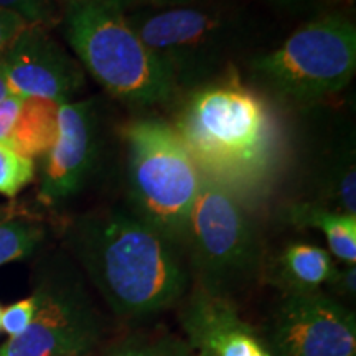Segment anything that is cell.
I'll list each match as a JSON object with an SVG mask.
<instances>
[{"label":"cell","instance_id":"6da1fadb","mask_svg":"<svg viewBox=\"0 0 356 356\" xmlns=\"http://www.w3.org/2000/svg\"><path fill=\"white\" fill-rule=\"evenodd\" d=\"M200 172L251 208L277 172L282 136L273 111L236 81L197 89L175 127Z\"/></svg>","mask_w":356,"mask_h":356},{"label":"cell","instance_id":"7a4b0ae2","mask_svg":"<svg viewBox=\"0 0 356 356\" xmlns=\"http://www.w3.org/2000/svg\"><path fill=\"white\" fill-rule=\"evenodd\" d=\"M74 249L89 279L122 317L168 309L188 286L177 244L131 210L83 216L74 228Z\"/></svg>","mask_w":356,"mask_h":356},{"label":"cell","instance_id":"3957f363","mask_svg":"<svg viewBox=\"0 0 356 356\" xmlns=\"http://www.w3.org/2000/svg\"><path fill=\"white\" fill-rule=\"evenodd\" d=\"M65 38L86 70L111 96L136 108L165 104L175 83L121 10L102 0H68Z\"/></svg>","mask_w":356,"mask_h":356},{"label":"cell","instance_id":"277c9868","mask_svg":"<svg viewBox=\"0 0 356 356\" xmlns=\"http://www.w3.org/2000/svg\"><path fill=\"white\" fill-rule=\"evenodd\" d=\"M131 211L177 246L202 185V172L175 129L157 119L124 127Z\"/></svg>","mask_w":356,"mask_h":356},{"label":"cell","instance_id":"5b68a950","mask_svg":"<svg viewBox=\"0 0 356 356\" xmlns=\"http://www.w3.org/2000/svg\"><path fill=\"white\" fill-rule=\"evenodd\" d=\"M252 68L284 99L314 102L337 95L355 74L356 26L340 13L309 22L256 58Z\"/></svg>","mask_w":356,"mask_h":356},{"label":"cell","instance_id":"8992f818","mask_svg":"<svg viewBox=\"0 0 356 356\" xmlns=\"http://www.w3.org/2000/svg\"><path fill=\"white\" fill-rule=\"evenodd\" d=\"M184 246L202 277L200 287L221 296L254 275L259 266L261 248L249 207L228 186L204 175Z\"/></svg>","mask_w":356,"mask_h":356},{"label":"cell","instance_id":"52a82bcc","mask_svg":"<svg viewBox=\"0 0 356 356\" xmlns=\"http://www.w3.org/2000/svg\"><path fill=\"white\" fill-rule=\"evenodd\" d=\"M127 24L157 56L175 86L202 83L221 65L233 22L218 8L197 3L124 13Z\"/></svg>","mask_w":356,"mask_h":356},{"label":"cell","instance_id":"ba28073f","mask_svg":"<svg viewBox=\"0 0 356 356\" xmlns=\"http://www.w3.org/2000/svg\"><path fill=\"white\" fill-rule=\"evenodd\" d=\"M274 356H355L356 320L318 291H291L273 325Z\"/></svg>","mask_w":356,"mask_h":356},{"label":"cell","instance_id":"9c48e42d","mask_svg":"<svg viewBox=\"0 0 356 356\" xmlns=\"http://www.w3.org/2000/svg\"><path fill=\"white\" fill-rule=\"evenodd\" d=\"M8 92L56 104L71 102L84 86L81 65L51 37L48 26L30 24L2 56Z\"/></svg>","mask_w":356,"mask_h":356},{"label":"cell","instance_id":"30bf717a","mask_svg":"<svg viewBox=\"0 0 356 356\" xmlns=\"http://www.w3.org/2000/svg\"><path fill=\"white\" fill-rule=\"evenodd\" d=\"M99 157V126L95 101L65 102L58 108V134L43 155L38 197L60 204L76 197Z\"/></svg>","mask_w":356,"mask_h":356},{"label":"cell","instance_id":"8fae6325","mask_svg":"<svg viewBox=\"0 0 356 356\" xmlns=\"http://www.w3.org/2000/svg\"><path fill=\"white\" fill-rule=\"evenodd\" d=\"M30 327L0 346V356H86L96 343L97 327L86 302L73 291L37 293Z\"/></svg>","mask_w":356,"mask_h":356},{"label":"cell","instance_id":"7c38bea8","mask_svg":"<svg viewBox=\"0 0 356 356\" xmlns=\"http://www.w3.org/2000/svg\"><path fill=\"white\" fill-rule=\"evenodd\" d=\"M195 356H274L226 296L198 287L180 314Z\"/></svg>","mask_w":356,"mask_h":356},{"label":"cell","instance_id":"4fadbf2b","mask_svg":"<svg viewBox=\"0 0 356 356\" xmlns=\"http://www.w3.org/2000/svg\"><path fill=\"white\" fill-rule=\"evenodd\" d=\"M58 108L60 104L47 99H24L7 147L32 160L43 157L56 139Z\"/></svg>","mask_w":356,"mask_h":356},{"label":"cell","instance_id":"5bb4252c","mask_svg":"<svg viewBox=\"0 0 356 356\" xmlns=\"http://www.w3.org/2000/svg\"><path fill=\"white\" fill-rule=\"evenodd\" d=\"M291 221L305 228L322 231L332 254L353 266L356 261V216L345 215L328 207L299 203L291 208Z\"/></svg>","mask_w":356,"mask_h":356},{"label":"cell","instance_id":"9a60e30c","mask_svg":"<svg viewBox=\"0 0 356 356\" xmlns=\"http://www.w3.org/2000/svg\"><path fill=\"white\" fill-rule=\"evenodd\" d=\"M282 275L292 291H317L330 282L335 266L327 251L314 244H291L282 254Z\"/></svg>","mask_w":356,"mask_h":356},{"label":"cell","instance_id":"2e32d148","mask_svg":"<svg viewBox=\"0 0 356 356\" xmlns=\"http://www.w3.org/2000/svg\"><path fill=\"white\" fill-rule=\"evenodd\" d=\"M325 197L332 210L356 216V165L353 150L345 149L332 160L323 177Z\"/></svg>","mask_w":356,"mask_h":356},{"label":"cell","instance_id":"e0dca14e","mask_svg":"<svg viewBox=\"0 0 356 356\" xmlns=\"http://www.w3.org/2000/svg\"><path fill=\"white\" fill-rule=\"evenodd\" d=\"M43 239L38 225L8 215L0 220V266L30 256Z\"/></svg>","mask_w":356,"mask_h":356},{"label":"cell","instance_id":"ac0fdd59","mask_svg":"<svg viewBox=\"0 0 356 356\" xmlns=\"http://www.w3.org/2000/svg\"><path fill=\"white\" fill-rule=\"evenodd\" d=\"M35 178V160L0 144V195L13 198Z\"/></svg>","mask_w":356,"mask_h":356},{"label":"cell","instance_id":"d6986e66","mask_svg":"<svg viewBox=\"0 0 356 356\" xmlns=\"http://www.w3.org/2000/svg\"><path fill=\"white\" fill-rule=\"evenodd\" d=\"M106 356H195L188 345L170 338L139 340L121 345Z\"/></svg>","mask_w":356,"mask_h":356},{"label":"cell","instance_id":"ffe728a7","mask_svg":"<svg viewBox=\"0 0 356 356\" xmlns=\"http://www.w3.org/2000/svg\"><path fill=\"white\" fill-rule=\"evenodd\" d=\"M0 7L19 13L30 24L48 29L60 20L56 0H0Z\"/></svg>","mask_w":356,"mask_h":356},{"label":"cell","instance_id":"44dd1931","mask_svg":"<svg viewBox=\"0 0 356 356\" xmlns=\"http://www.w3.org/2000/svg\"><path fill=\"white\" fill-rule=\"evenodd\" d=\"M38 300L37 296L26 297L24 300L15 302L6 310H2V320H0V327L7 333L8 337H19L24 333L30 323L33 322L35 314H37Z\"/></svg>","mask_w":356,"mask_h":356},{"label":"cell","instance_id":"7402d4cb","mask_svg":"<svg viewBox=\"0 0 356 356\" xmlns=\"http://www.w3.org/2000/svg\"><path fill=\"white\" fill-rule=\"evenodd\" d=\"M29 25L30 22L19 13L0 7V58L6 55V51Z\"/></svg>","mask_w":356,"mask_h":356},{"label":"cell","instance_id":"603a6c76","mask_svg":"<svg viewBox=\"0 0 356 356\" xmlns=\"http://www.w3.org/2000/svg\"><path fill=\"white\" fill-rule=\"evenodd\" d=\"M24 97L8 95L6 99L0 101V144L7 145L10 140L13 126L19 118Z\"/></svg>","mask_w":356,"mask_h":356},{"label":"cell","instance_id":"cb8c5ba5","mask_svg":"<svg viewBox=\"0 0 356 356\" xmlns=\"http://www.w3.org/2000/svg\"><path fill=\"white\" fill-rule=\"evenodd\" d=\"M108 6L118 8L122 13L126 10H142V8H163V7H177V6H190V3H198L202 0H102Z\"/></svg>","mask_w":356,"mask_h":356},{"label":"cell","instance_id":"d4e9b609","mask_svg":"<svg viewBox=\"0 0 356 356\" xmlns=\"http://www.w3.org/2000/svg\"><path fill=\"white\" fill-rule=\"evenodd\" d=\"M330 284L337 289L338 292L345 293V296H355L356 292V269L355 264L348 266L343 270H335Z\"/></svg>","mask_w":356,"mask_h":356},{"label":"cell","instance_id":"484cf974","mask_svg":"<svg viewBox=\"0 0 356 356\" xmlns=\"http://www.w3.org/2000/svg\"><path fill=\"white\" fill-rule=\"evenodd\" d=\"M8 95H10V92H8V86H7L6 68H3V61L2 58H0V101L6 99Z\"/></svg>","mask_w":356,"mask_h":356},{"label":"cell","instance_id":"4316f807","mask_svg":"<svg viewBox=\"0 0 356 356\" xmlns=\"http://www.w3.org/2000/svg\"><path fill=\"white\" fill-rule=\"evenodd\" d=\"M8 215H12V211L8 210V208H0V220H2V218L8 216Z\"/></svg>","mask_w":356,"mask_h":356},{"label":"cell","instance_id":"83f0119b","mask_svg":"<svg viewBox=\"0 0 356 356\" xmlns=\"http://www.w3.org/2000/svg\"><path fill=\"white\" fill-rule=\"evenodd\" d=\"M273 2H289V0H273Z\"/></svg>","mask_w":356,"mask_h":356},{"label":"cell","instance_id":"f1b7e54d","mask_svg":"<svg viewBox=\"0 0 356 356\" xmlns=\"http://www.w3.org/2000/svg\"><path fill=\"white\" fill-rule=\"evenodd\" d=\"M0 320H2V309H0ZM0 330H2V327H0Z\"/></svg>","mask_w":356,"mask_h":356}]
</instances>
